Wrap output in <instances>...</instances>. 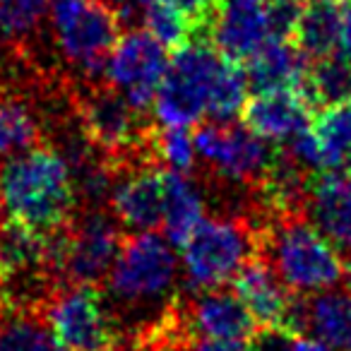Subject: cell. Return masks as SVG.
Returning a JSON list of instances; mask_svg holds the SVG:
<instances>
[{"mask_svg":"<svg viewBox=\"0 0 351 351\" xmlns=\"http://www.w3.org/2000/svg\"><path fill=\"white\" fill-rule=\"evenodd\" d=\"M137 10H140L145 32H149L169 51H178L191 41H195L197 34L193 22L181 10L169 5L166 0H140Z\"/></svg>","mask_w":351,"mask_h":351,"instance_id":"cell-27","label":"cell"},{"mask_svg":"<svg viewBox=\"0 0 351 351\" xmlns=\"http://www.w3.org/2000/svg\"><path fill=\"white\" fill-rule=\"evenodd\" d=\"M183 351H253L250 339H215V337H191Z\"/></svg>","mask_w":351,"mask_h":351,"instance_id":"cell-33","label":"cell"},{"mask_svg":"<svg viewBox=\"0 0 351 351\" xmlns=\"http://www.w3.org/2000/svg\"><path fill=\"white\" fill-rule=\"evenodd\" d=\"M46 327L58 351H118L121 330L97 284H68L46 303Z\"/></svg>","mask_w":351,"mask_h":351,"instance_id":"cell-6","label":"cell"},{"mask_svg":"<svg viewBox=\"0 0 351 351\" xmlns=\"http://www.w3.org/2000/svg\"><path fill=\"white\" fill-rule=\"evenodd\" d=\"M234 293L241 298L255 325L260 327H282L291 335H306L308 325V301L301 293H293L279 279L272 265L255 255L231 282Z\"/></svg>","mask_w":351,"mask_h":351,"instance_id":"cell-11","label":"cell"},{"mask_svg":"<svg viewBox=\"0 0 351 351\" xmlns=\"http://www.w3.org/2000/svg\"><path fill=\"white\" fill-rule=\"evenodd\" d=\"M197 154L221 176L236 183H260L277 149L267 140L234 123H205L195 132Z\"/></svg>","mask_w":351,"mask_h":351,"instance_id":"cell-12","label":"cell"},{"mask_svg":"<svg viewBox=\"0 0 351 351\" xmlns=\"http://www.w3.org/2000/svg\"><path fill=\"white\" fill-rule=\"evenodd\" d=\"M183 272L193 291H210L234 277L260 255V236L239 219H205L181 245Z\"/></svg>","mask_w":351,"mask_h":351,"instance_id":"cell-4","label":"cell"},{"mask_svg":"<svg viewBox=\"0 0 351 351\" xmlns=\"http://www.w3.org/2000/svg\"><path fill=\"white\" fill-rule=\"evenodd\" d=\"M169 49L149 32H123L106 65V80L137 111L147 113L154 106L161 84L169 73Z\"/></svg>","mask_w":351,"mask_h":351,"instance_id":"cell-10","label":"cell"},{"mask_svg":"<svg viewBox=\"0 0 351 351\" xmlns=\"http://www.w3.org/2000/svg\"><path fill=\"white\" fill-rule=\"evenodd\" d=\"M51 272V239L12 219L0 221V284H41Z\"/></svg>","mask_w":351,"mask_h":351,"instance_id":"cell-17","label":"cell"},{"mask_svg":"<svg viewBox=\"0 0 351 351\" xmlns=\"http://www.w3.org/2000/svg\"><path fill=\"white\" fill-rule=\"evenodd\" d=\"M0 351H58L44 317L20 311L0 322Z\"/></svg>","mask_w":351,"mask_h":351,"instance_id":"cell-30","label":"cell"},{"mask_svg":"<svg viewBox=\"0 0 351 351\" xmlns=\"http://www.w3.org/2000/svg\"><path fill=\"white\" fill-rule=\"evenodd\" d=\"M313 111H322L351 99V63L335 53L322 60H308L306 75L296 89Z\"/></svg>","mask_w":351,"mask_h":351,"instance_id":"cell-22","label":"cell"},{"mask_svg":"<svg viewBox=\"0 0 351 351\" xmlns=\"http://www.w3.org/2000/svg\"><path fill=\"white\" fill-rule=\"evenodd\" d=\"M186 332L191 337L215 339H253L258 332L253 315L234 291H197V296L181 313Z\"/></svg>","mask_w":351,"mask_h":351,"instance_id":"cell-15","label":"cell"},{"mask_svg":"<svg viewBox=\"0 0 351 351\" xmlns=\"http://www.w3.org/2000/svg\"><path fill=\"white\" fill-rule=\"evenodd\" d=\"M149 156L166 171L191 173L197 156L195 135L188 132V128H164L159 132L152 130Z\"/></svg>","mask_w":351,"mask_h":351,"instance_id":"cell-28","label":"cell"},{"mask_svg":"<svg viewBox=\"0 0 351 351\" xmlns=\"http://www.w3.org/2000/svg\"><path fill=\"white\" fill-rule=\"evenodd\" d=\"M349 0H306L291 41L308 60L339 53L341 27Z\"/></svg>","mask_w":351,"mask_h":351,"instance_id":"cell-20","label":"cell"},{"mask_svg":"<svg viewBox=\"0 0 351 351\" xmlns=\"http://www.w3.org/2000/svg\"><path fill=\"white\" fill-rule=\"evenodd\" d=\"M51 32L58 51L87 77L106 75L121 39V17L99 0H51Z\"/></svg>","mask_w":351,"mask_h":351,"instance_id":"cell-3","label":"cell"},{"mask_svg":"<svg viewBox=\"0 0 351 351\" xmlns=\"http://www.w3.org/2000/svg\"><path fill=\"white\" fill-rule=\"evenodd\" d=\"M313 111L296 89L263 92L248 99L243 123L250 132L274 145H287L313 123Z\"/></svg>","mask_w":351,"mask_h":351,"instance_id":"cell-16","label":"cell"},{"mask_svg":"<svg viewBox=\"0 0 351 351\" xmlns=\"http://www.w3.org/2000/svg\"><path fill=\"white\" fill-rule=\"evenodd\" d=\"M274 39L265 5H226L221 3L212 25L210 41L221 56L243 63L265 41Z\"/></svg>","mask_w":351,"mask_h":351,"instance_id":"cell-18","label":"cell"},{"mask_svg":"<svg viewBox=\"0 0 351 351\" xmlns=\"http://www.w3.org/2000/svg\"><path fill=\"white\" fill-rule=\"evenodd\" d=\"M145 113L137 111L118 89L101 87L89 92L80 101V123L89 147L101 149L108 161H123L140 149L149 152L152 130L142 121Z\"/></svg>","mask_w":351,"mask_h":351,"instance_id":"cell-9","label":"cell"},{"mask_svg":"<svg viewBox=\"0 0 351 351\" xmlns=\"http://www.w3.org/2000/svg\"><path fill=\"white\" fill-rule=\"evenodd\" d=\"M99 3H104V5H108L113 12H118V17L132 15V10L140 8V0H99Z\"/></svg>","mask_w":351,"mask_h":351,"instance_id":"cell-35","label":"cell"},{"mask_svg":"<svg viewBox=\"0 0 351 351\" xmlns=\"http://www.w3.org/2000/svg\"><path fill=\"white\" fill-rule=\"evenodd\" d=\"M226 5H265L267 0H221Z\"/></svg>","mask_w":351,"mask_h":351,"instance_id":"cell-36","label":"cell"},{"mask_svg":"<svg viewBox=\"0 0 351 351\" xmlns=\"http://www.w3.org/2000/svg\"><path fill=\"white\" fill-rule=\"evenodd\" d=\"M176 10H181L195 27L197 39H210L212 25L217 20L221 0H166Z\"/></svg>","mask_w":351,"mask_h":351,"instance_id":"cell-31","label":"cell"},{"mask_svg":"<svg viewBox=\"0 0 351 351\" xmlns=\"http://www.w3.org/2000/svg\"><path fill=\"white\" fill-rule=\"evenodd\" d=\"M41 125L22 99L0 94V161L39 147Z\"/></svg>","mask_w":351,"mask_h":351,"instance_id":"cell-25","label":"cell"},{"mask_svg":"<svg viewBox=\"0 0 351 351\" xmlns=\"http://www.w3.org/2000/svg\"><path fill=\"white\" fill-rule=\"evenodd\" d=\"M346 296L351 298V269H349V274H346Z\"/></svg>","mask_w":351,"mask_h":351,"instance_id":"cell-37","label":"cell"},{"mask_svg":"<svg viewBox=\"0 0 351 351\" xmlns=\"http://www.w3.org/2000/svg\"><path fill=\"white\" fill-rule=\"evenodd\" d=\"M248 77L245 70L236 60H229L224 56L217 80L212 84L210 104H207V116L215 123H231L239 116H243V108L248 104Z\"/></svg>","mask_w":351,"mask_h":351,"instance_id":"cell-26","label":"cell"},{"mask_svg":"<svg viewBox=\"0 0 351 351\" xmlns=\"http://www.w3.org/2000/svg\"><path fill=\"white\" fill-rule=\"evenodd\" d=\"M311 128L320 145L322 171H346L351 166V99L317 111Z\"/></svg>","mask_w":351,"mask_h":351,"instance_id":"cell-24","label":"cell"},{"mask_svg":"<svg viewBox=\"0 0 351 351\" xmlns=\"http://www.w3.org/2000/svg\"><path fill=\"white\" fill-rule=\"evenodd\" d=\"M224 56L210 39H195L178 49L154 99V118L161 128H191L207 116L212 84Z\"/></svg>","mask_w":351,"mask_h":351,"instance_id":"cell-5","label":"cell"},{"mask_svg":"<svg viewBox=\"0 0 351 351\" xmlns=\"http://www.w3.org/2000/svg\"><path fill=\"white\" fill-rule=\"evenodd\" d=\"M49 8L51 0H0V41H27L49 15Z\"/></svg>","mask_w":351,"mask_h":351,"instance_id":"cell-29","label":"cell"},{"mask_svg":"<svg viewBox=\"0 0 351 351\" xmlns=\"http://www.w3.org/2000/svg\"><path fill=\"white\" fill-rule=\"evenodd\" d=\"M260 250L269 253V265L293 293L330 291L346 274V260L320 234L313 221L298 215L282 217L260 234Z\"/></svg>","mask_w":351,"mask_h":351,"instance_id":"cell-2","label":"cell"},{"mask_svg":"<svg viewBox=\"0 0 351 351\" xmlns=\"http://www.w3.org/2000/svg\"><path fill=\"white\" fill-rule=\"evenodd\" d=\"M293 337L296 335L282 327H260L250 344H253V351H293Z\"/></svg>","mask_w":351,"mask_h":351,"instance_id":"cell-32","label":"cell"},{"mask_svg":"<svg viewBox=\"0 0 351 351\" xmlns=\"http://www.w3.org/2000/svg\"><path fill=\"white\" fill-rule=\"evenodd\" d=\"M111 210L118 224L137 234L154 231L164 221V169L154 161L137 164L116 181Z\"/></svg>","mask_w":351,"mask_h":351,"instance_id":"cell-13","label":"cell"},{"mask_svg":"<svg viewBox=\"0 0 351 351\" xmlns=\"http://www.w3.org/2000/svg\"><path fill=\"white\" fill-rule=\"evenodd\" d=\"M178 274L176 245L166 236L142 231L123 241V248L108 272L113 298L128 306L154 303L169 296Z\"/></svg>","mask_w":351,"mask_h":351,"instance_id":"cell-8","label":"cell"},{"mask_svg":"<svg viewBox=\"0 0 351 351\" xmlns=\"http://www.w3.org/2000/svg\"><path fill=\"white\" fill-rule=\"evenodd\" d=\"M308 68V58L291 39H269L243 60L245 77L255 94L298 89Z\"/></svg>","mask_w":351,"mask_h":351,"instance_id":"cell-19","label":"cell"},{"mask_svg":"<svg viewBox=\"0 0 351 351\" xmlns=\"http://www.w3.org/2000/svg\"><path fill=\"white\" fill-rule=\"evenodd\" d=\"M77 186L70 161L53 147H34L0 166V207L8 219L41 236L73 221Z\"/></svg>","mask_w":351,"mask_h":351,"instance_id":"cell-1","label":"cell"},{"mask_svg":"<svg viewBox=\"0 0 351 351\" xmlns=\"http://www.w3.org/2000/svg\"><path fill=\"white\" fill-rule=\"evenodd\" d=\"M205 221V200L188 173L164 169V226L166 239L181 248Z\"/></svg>","mask_w":351,"mask_h":351,"instance_id":"cell-21","label":"cell"},{"mask_svg":"<svg viewBox=\"0 0 351 351\" xmlns=\"http://www.w3.org/2000/svg\"><path fill=\"white\" fill-rule=\"evenodd\" d=\"M293 351H335V349H330L325 341H320L313 335H296L293 337Z\"/></svg>","mask_w":351,"mask_h":351,"instance_id":"cell-34","label":"cell"},{"mask_svg":"<svg viewBox=\"0 0 351 351\" xmlns=\"http://www.w3.org/2000/svg\"><path fill=\"white\" fill-rule=\"evenodd\" d=\"M308 219L351 263V173L322 171L311 178L306 197Z\"/></svg>","mask_w":351,"mask_h":351,"instance_id":"cell-14","label":"cell"},{"mask_svg":"<svg viewBox=\"0 0 351 351\" xmlns=\"http://www.w3.org/2000/svg\"><path fill=\"white\" fill-rule=\"evenodd\" d=\"M121 224L104 212H89L51 236V272L68 284H97L108 277L123 248Z\"/></svg>","mask_w":351,"mask_h":351,"instance_id":"cell-7","label":"cell"},{"mask_svg":"<svg viewBox=\"0 0 351 351\" xmlns=\"http://www.w3.org/2000/svg\"><path fill=\"white\" fill-rule=\"evenodd\" d=\"M306 332L335 351H351V298L341 291H320L308 301Z\"/></svg>","mask_w":351,"mask_h":351,"instance_id":"cell-23","label":"cell"}]
</instances>
